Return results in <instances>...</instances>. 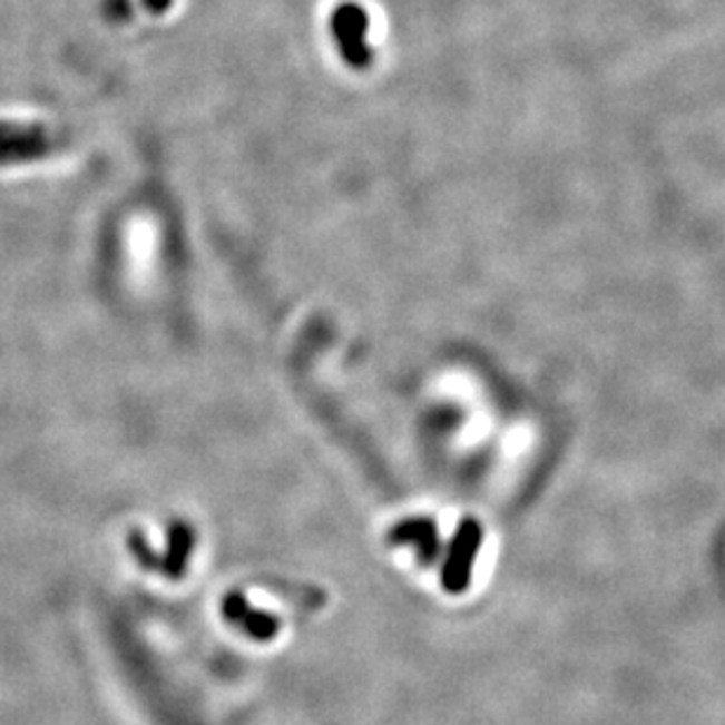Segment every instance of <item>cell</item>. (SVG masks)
Segmentation results:
<instances>
[{
  "mask_svg": "<svg viewBox=\"0 0 725 725\" xmlns=\"http://www.w3.org/2000/svg\"><path fill=\"white\" fill-rule=\"evenodd\" d=\"M481 538L483 531L477 519L470 517L466 521H460L442 566V585L447 591H451V595H460V591H466L470 587Z\"/></svg>",
  "mask_w": 725,
  "mask_h": 725,
  "instance_id": "6da1fadb",
  "label": "cell"
},
{
  "mask_svg": "<svg viewBox=\"0 0 725 725\" xmlns=\"http://www.w3.org/2000/svg\"><path fill=\"white\" fill-rule=\"evenodd\" d=\"M50 139L42 125L0 123V165L36 160L50 153Z\"/></svg>",
  "mask_w": 725,
  "mask_h": 725,
  "instance_id": "7a4b0ae2",
  "label": "cell"
},
{
  "mask_svg": "<svg viewBox=\"0 0 725 725\" xmlns=\"http://www.w3.org/2000/svg\"><path fill=\"white\" fill-rule=\"evenodd\" d=\"M334 31L345 59L355 66H364L369 61V52L364 48V31H366L364 10L357 6L339 8L334 17Z\"/></svg>",
  "mask_w": 725,
  "mask_h": 725,
  "instance_id": "3957f363",
  "label": "cell"
},
{
  "mask_svg": "<svg viewBox=\"0 0 725 725\" xmlns=\"http://www.w3.org/2000/svg\"><path fill=\"white\" fill-rule=\"evenodd\" d=\"M224 615H226L228 623L239 625L242 629H245L252 636V639H258V641L273 639V636L280 629L277 618H273L271 613L252 610L249 604H247V599L242 597V595H237V591H233V595L226 597V601H224Z\"/></svg>",
  "mask_w": 725,
  "mask_h": 725,
  "instance_id": "277c9868",
  "label": "cell"
},
{
  "mask_svg": "<svg viewBox=\"0 0 725 725\" xmlns=\"http://www.w3.org/2000/svg\"><path fill=\"white\" fill-rule=\"evenodd\" d=\"M193 547H195V533H193L190 526L184 523V521L172 523L169 533H167V549H165L163 559H158V566H156L158 574H165L172 580H177L179 576H184Z\"/></svg>",
  "mask_w": 725,
  "mask_h": 725,
  "instance_id": "5b68a950",
  "label": "cell"
},
{
  "mask_svg": "<svg viewBox=\"0 0 725 725\" xmlns=\"http://www.w3.org/2000/svg\"><path fill=\"white\" fill-rule=\"evenodd\" d=\"M392 540L394 542H409L415 549H419V555L423 557V561H432L439 552V538H437V529L430 519H411V521H402L398 529L392 531Z\"/></svg>",
  "mask_w": 725,
  "mask_h": 725,
  "instance_id": "8992f818",
  "label": "cell"
},
{
  "mask_svg": "<svg viewBox=\"0 0 725 725\" xmlns=\"http://www.w3.org/2000/svg\"><path fill=\"white\" fill-rule=\"evenodd\" d=\"M169 6V0H146V8L153 12H163Z\"/></svg>",
  "mask_w": 725,
  "mask_h": 725,
  "instance_id": "52a82bcc",
  "label": "cell"
}]
</instances>
